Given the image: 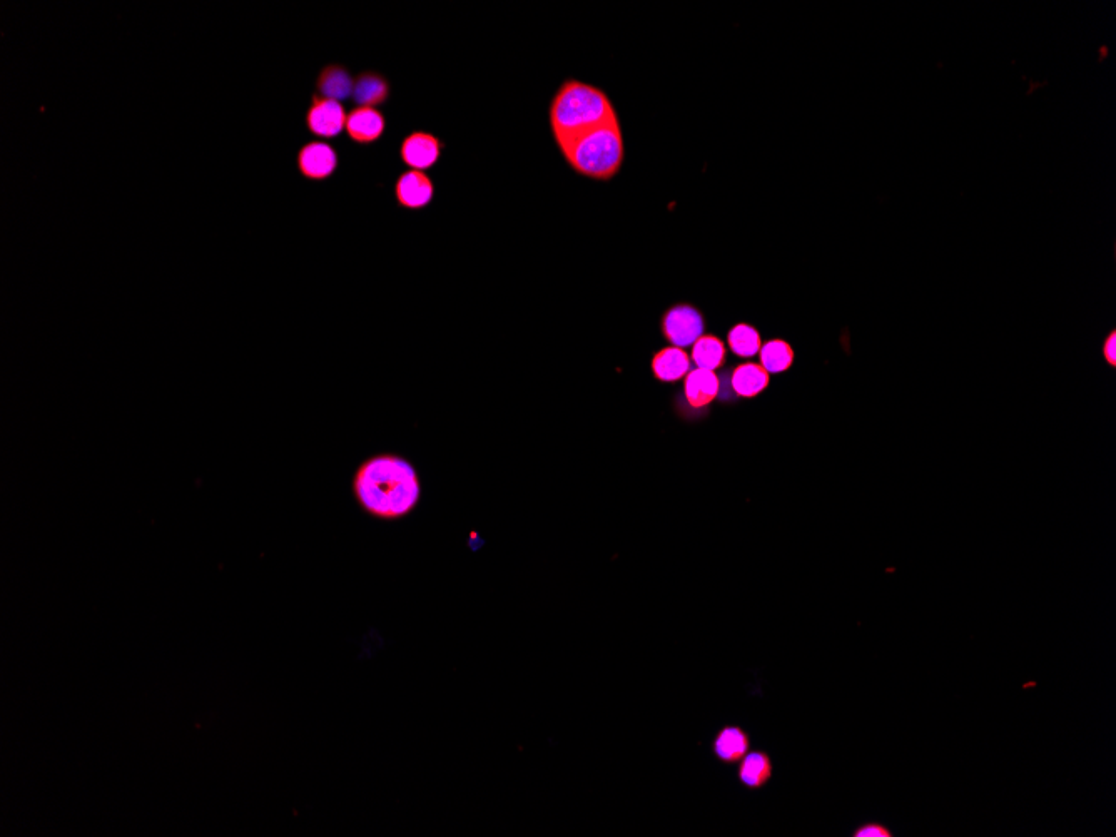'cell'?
<instances>
[{"instance_id":"obj_4","label":"cell","mask_w":1116,"mask_h":837,"mask_svg":"<svg viewBox=\"0 0 1116 837\" xmlns=\"http://www.w3.org/2000/svg\"><path fill=\"white\" fill-rule=\"evenodd\" d=\"M660 331L670 345L687 348L704 335L706 320L699 308L680 303L672 306L662 315Z\"/></svg>"},{"instance_id":"obj_10","label":"cell","mask_w":1116,"mask_h":837,"mask_svg":"<svg viewBox=\"0 0 1116 837\" xmlns=\"http://www.w3.org/2000/svg\"><path fill=\"white\" fill-rule=\"evenodd\" d=\"M751 734L744 727L736 724L722 726L712 739V754L717 761L734 766L744 759L747 752L751 751Z\"/></svg>"},{"instance_id":"obj_6","label":"cell","mask_w":1116,"mask_h":837,"mask_svg":"<svg viewBox=\"0 0 1116 837\" xmlns=\"http://www.w3.org/2000/svg\"><path fill=\"white\" fill-rule=\"evenodd\" d=\"M345 107L338 101H331L325 97L313 96L311 106L306 112V127L313 136L321 139H333L345 131Z\"/></svg>"},{"instance_id":"obj_21","label":"cell","mask_w":1116,"mask_h":837,"mask_svg":"<svg viewBox=\"0 0 1116 837\" xmlns=\"http://www.w3.org/2000/svg\"><path fill=\"white\" fill-rule=\"evenodd\" d=\"M1103 356L1105 360L1110 363V366H1116V333L1111 331L1110 336L1106 338L1105 346H1103Z\"/></svg>"},{"instance_id":"obj_19","label":"cell","mask_w":1116,"mask_h":837,"mask_svg":"<svg viewBox=\"0 0 1116 837\" xmlns=\"http://www.w3.org/2000/svg\"><path fill=\"white\" fill-rule=\"evenodd\" d=\"M761 365L769 375H777V373H784V371L791 368L794 363V350L786 340L776 338V340L767 341L766 345H762L761 351Z\"/></svg>"},{"instance_id":"obj_7","label":"cell","mask_w":1116,"mask_h":837,"mask_svg":"<svg viewBox=\"0 0 1116 837\" xmlns=\"http://www.w3.org/2000/svg\"><path fill=\"white\" fill-rule=\"evenodd\" d=\"M443 143L432 132L415 131L403 139L401 161L415 171H427L442 158Z\"/></svg>"},{"instance_id":"obj_12","label":"cell","mask_w":1116,"mask_h":837,"mask_svg":"<svg viewBox=\"0 0 1116 837\" xmlns=\"http://www.w3.org/2000/svg\"><path fill=\"white\" fill-rule=\"evenodd\" d=\"M690 366L692 361L689 353L677 346H665L657 351L650 361L652 375L660 383H677L692 370Z\"/></svg>"},{"instance_id":"obj_18","label":"cell","mask_w":1116,"mask_h":837,"mask_svg":"<svg viewBox=\"0 0 1116 837\" xmlns=\"http://www.w3.org/2000/svg\"><path fill=\"white\" fill-rule=\"evenodd\" d=\"M727 346L739 358H754L762 348L761 333L749 323H737L727 333Z\"/></svg>"},{"instance_id":"obj_11","label":"cell","mask_w":1116,"mask_h":837,"mask_svg":"<svg viewBox=\"0 0 1116 837\" xmlns=\"http://www.w3.org/2000/svg\"><path fill=\"white\" fill-rule=\"evenodd\" d=\"M386 119L373 107H355L346 117L345 131L351 141L360 146L380 141L385 134Z\"/></svg>"},{"instance_id":"obj_16","label":"cell","mask_w":1116,"mask_h":837,"mask_svg":"<svg viewBox=\"0 0 1116 837\" xmlns=\"http://www.w3.org/2000/svg\"><path fill=\"white\" fill-rule=\"evenodd\" d=\"M771 383V375L762 368L761 363H741L732 371V391L739 398H756Z\"/></svg>"},{"instance_id":"obj_17","label":"cell","mask_w":1116,"mask_h":837,"mask_svg":"<svg viewBox=\"0 0 1116 837\" xmlns=\"http://www.w3.org/2000/svg\"><path fill=\"white\" fill-rule=\"evenodd\" d=\"M726 343L716 335H702L692 345L690 361L702 370L716 371L726 365Z\"/></svg>"},{"instance_id":"obj_3","label":"cell","mask_w":1116,"mask_h":837,"mask_svg":"<svg viewBox=\"0 0 1116 837\" xmlns=\"http://www.w3.org/2000/svg\"><path fill=\"white\" fill-rule=\"evenodd\" d=\"M558 149L575 173L594 181H610L619 173L625 158L619 119L594 127Z\"/></svg>"},{"instance_id":"obj_8","label":"cell","mask_w":1116,"mask_h":837,"mask_svg":"<svg viewBox=\"0 0 1116 837\" xmlns=\"http://www.w3.org/2000/svg\"><path fill=\"white\" fill-rule=\"evenodd\" d=\"M296 163L303 178L310 181H326L338 169V153L331 144L311 141L300 149Z\"/></svg>"},{"instance_id":"obj_9","label":"cell","mask_w":1116,"mask_h":837,"mask_svg":"<svg viewBox=\"0 0 1116 837\" xmlns=\"http://www.w3.org/2000/svg\"><path fill=\"white\" fill-rule=\"evenodd\" d=\"M395 198L401 208L411 211L425 209L435 198V186L423 171L410 169L396 179Z\"/></svg>"},{"instance_id":"obj_20","label":"cell","mask_w":1116,"mask_h":837,"mask_svg":"<svg viewBox=\"0 0 1116 837\" xmlns=\"http://www.w3.org/2000/svg\"><path fill=\"white\" fill-rule=\"evenodd\" d=\"M853 837H894V832L891 827L886 826L883 822L868 821L863 822L861 826L854 829Z\"/></svg>"},{"instance_id":"obj_14","label":"cell","mask_w":1116,"mask_h":837,"mask_svg":"<svg viewBox=\"0 0 1116 837\" xmlns=\"http://www.w3.org/2000/svg\"><path fill=\"white\" fill-rule=\"evenodd\" d=\"M353 87H355V79L351 77L350 71L340 64H328L316 77L318 96L331 101L343 102L350 99L353 96Z\"/></svg>"},{"instance_id":"obj_15","label":"cell","mask_w":1116,"mask_h":837,"mask_svg":"<svg viewBox=\"0 0 1116 837\" xmlns=\"http://www.w3.org/2000/svg\"><path fill=\"white\" fill-rule=\"evenodd\" d=\"M390 92V81L385 76H381L380 72L365 71L356 77L351 99L355 102L356 107H373V109H376V107L388 101Z\"/></svg>"},{"instance_id":"obj_1","label":"cell","mask_w":1116,"mask_h":837,"mask_svg":"<svg viewBox=\"0 0 1116 837\" xmlns=\"http://www.w3.org/2000/svg\"><path fill=\"white\" fill-rule=\"evenodd\" d=\"M351 492L366 515L381 522H396L410 517L422 502V478L403 455L378 453L356 468Z\"/></svg>"},{"instance_id":"obj_2","label":"cell","mask_w":1116,"mask_h":837,"mask_svg":"<svg viewBox=\"0 0 1116 837\" xmlns=\"http://www.w3.org/2000/svg\"><path fill=\"white\" fill-rule=\"evenodd\" d=\"M619 119L609 96L599 87L567 79L555 92L548 121L557 148H562L584 132Z\"/></svg>"},{"instance_id":"obj_13","label":"cell","mask_w":1116,"mask_h":837,"mask_svg":"<svg viewBox=\"0 0 1116 837\" xmlns=\"http://www.w3.org/2000/svg\"><path fill=\"white\" fill-rule=\"evenodd\" d=\"M774 762L769 752L756 749L747 752L737 767V781L749 791H761L772 781Z\"/></svg>"},{"instance_id":"obj_5","label":"cell","mask_w":1116,"mask_h":837,"mask_svg":"<svg viewBox=\"0 0 1116 837\" xmlns=\"http://www.w3.org/2000/svg\"><path fill=\"white\" fill-rule=\"evenodd\" d=\"M719 395H721V378L716 375V371L694 368L685 375L680 405L685 406L690 415L702 416Z\"/></svg>"}]
</instances>
